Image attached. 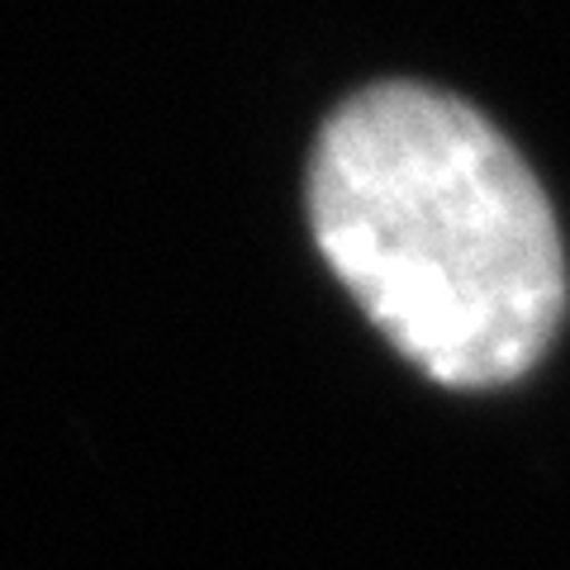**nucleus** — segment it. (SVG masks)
I'll return each instance as SVG.
<instances>
[{"instance_id": "obj_1", "label": "nucleus", "mask_w": 570, "mask_h": 570, "mask_svg": "<svg viewBox=\"0 0 570 570\" xmlns=\"http://www.w3.org/2000/svg\"><path fill=\"white\" fill-rule=\"evenodd\" d=\"M309 224L333 276L428 381L528 376L566 318V247L519 148L433 86L337 105L309 157Z\"/></svg>"}]
</instances>
